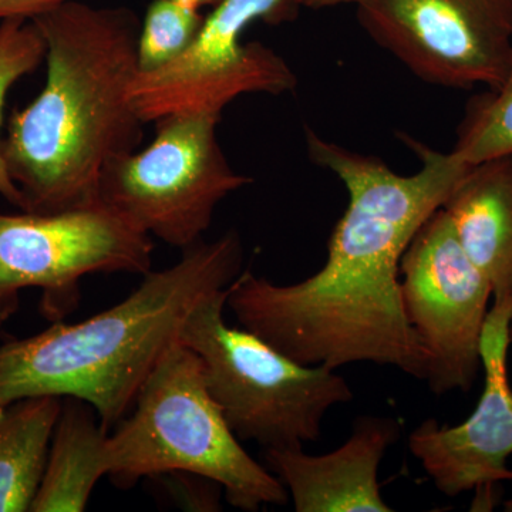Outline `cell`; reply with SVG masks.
I'll return each mask as SVG.
<instances>
[{"label": "cell", "mask_w": 512, "mask_h": 512, "mask_svg": "<svg viewBox=\"0 0 512 512\" xmlns=\"http://www.w3.org/2000/svg\"><path fill=\"white\" fill-rule=\"evenodd\" d=\"M399 439L396 419L362 416L346 443L332 453L311 456L303 447L266 448L265 461L296 512H392L380 491L379 468Z\"/></svg>", "instance_id": "cell-12"}, {"label": "cell", "mask_w": 512, "mask_h": 512, "mask_svg": "<svg viewBox=\"0 0 512 512\" xmlns=\"http://www.w3.org/2000/svg\"><path fill=\"white\" fill-rule=\"evenodd\" d=\"M295 0H221L190 46L153 72H137L128 101L143 123L174 113L220 114L242 94L293 92L298 79L284 57L259 42L242 43L245 29L262 20L286 22Z\"/></svg>", "instance_id": "cell-8"}, {"label": "cell", "mask_w": 512, "mask_h": 512, "mask_svg": "<svg viewBox=\"0 0 512 512\" xmlns=\"http://www.w3.org/2000/svg\"><path fill=\"white\" fill-rule=\"evenodd\" d=\"M238 232L184 249L177 264L150 271L124 301L77 323L0 345V406L32 396L90 404L109 433L134 406L161 357L180 342L185 320L211 293L241 275Z\"/></svg>", "instance_id": "cell-3"}, {"label": "cell", "mask_w": 512, "mask_h": 512, "mask_svg": "<svg viewBox=\"0 0 512 512\" xmlns=\"http://www.w3.org/2000/svg\"><path fill=\"white\" fill-rule=\"evenodd\" d=\"M153 251L150 235L101 202L55 214L0 212V322L28 288L42 291L47 319L62 320L76 308L84 276L146 275Z\"/></svg>", "instance_id": "cell-7"}, {"label": "cell", "mask_w": 512, "mask_h": 512, "mask_svg": "<svg viewBox=\"0 0 512 512\" xmlns=\"http://www.w3.org/2000/svg\"><path fill=\"white\" fill-rule=\"evenodd\" d=\"M64 0H0V22L9 18L33 19Z\"/></svg>", "instance_id": "cell-20"}, {"label": "cell", "mask_w": 512, "mask_h": 512, "mask_svg": "<svg viewBox=\"0 0 512 512\" xmlns=\"http://www.w3.org/2000/svg\"><path fill=\"white\" fill-rule=\"evenodd\" d=\"M295 2L299 8L323 9L332 8V6L346 5V3H355L356 5L359 0H295Z\"/></svg>", "instance_id": "cell-21"}, {"label": "cell", "mask_w": 512, "mask_h": 512, "mask_svg": "<svg viewBox=\"0 0 512 512\" xmlns=\"http://www.w3.org/2000/svg\"><path fill=\"white\" fill-rule=\"evenodd\" d=\"M453 154L471 167L512 156V60L500 86L471 104Z\"/></svg>", "instance_id": "cell-16"}, {"label": "cell", "mask_w": 512, "mask_h": 512, "mask_svg": "<svg viewBox=\"0 0 512 512\" xmlns=\"http://www.w3.org/2000/svg\"><path fill=\"white\" fill-rule=\"evenodd\" d=\"M220 114L185 111L157 120L156 137L107 165L99 200L151 238L187 249L201 241L215 210L251 184L218 141Z\"/></svg>", "instance_id": "cell-6"}, {"label": "cell", "mask_w": 512, "mask_h": 512, "mask_svg": "<svg viewBox=\"0 0 512 512\" xmlns=\"http://www.w3.org/2000/svg\"><path fill=\"white\" fill-rule=\"evenodd\" d=\"M508 338H510V346H512V316L510 320V326H508Z\"/></svg>", "instance_id": "cell-24"}, {"label": "cell", "mask_w": 512, "mask_h": 512, "mask_svg": "<svg viewBox=\"0 0 512 512\" xmlns=\"http://www.w3.org/2000/svg\"><path fill=\"white\" fill-rule=\"evenodd\" d=\"M512 308L491 306L481 335L485 384L476 410L457 426L427 419L412 431L409 450L437 490L457 497L476 490L493 494L494 485L512 481V389L508 382V326Z\"/></svg>", "instance_id": "cell-11"}, {"label": "cell", "mask_w": 512, "mask_h": 512, "mask_svg": "<svg viewBox=\"0 0 512 512\" xmlns=\"http://www.w3.org/2000/svg\"><path fill=\"white\" fill-rule=\"evenodd\" d=\"M62 406L59 396L25 397L0 406V512L30 511Z\"/></svg>", "instance_id": "cell-15"}, {"label": "cell", "mask_w": 512, "mask_h": 512, "mask_svg": "<svg viewBox=\"0 0 512 512\" xmlns=\"http://www.w3.org/2000/svg\"><path fill=\"white\" fill-rule=\"evenodd\" d=\"M46 57V43L35 23L25 18H9L0 22V126L9 90L22 77L35 72ZM2 141V138H0ZM0 197L23 211L22 192L12 178L0 150Z\"/></svg>", "instance_id": "cell-17"}, {"label": "cell", "mask_w": 512, "mask_h": 512, "mask_svg": "<svg viewBox=\"0 0 512 512\" xmlns=\"http://www.w3.org/2000/svg\"><path fill=\"white\" fill-rule=\"evenodd\" d=\"M228 288L195 306L180 342L200 357L208 390L229 429L239 441H254L265 450L316 443L329 410L355 394L336 370L301 365L255 333L228 326Z\"/></svg>", "instance_id": "cell-5"}, {"label": "cell", "mask_w": 512, "mask_h": 512, "mask_svg": "<svg viewBox=\"0 0 512 512\" xmlns=\"http://www.w3.org/2000/svg\"><path fill=\"white\" fill-rule=\"evenodd\" d=\"M441 208L493 305L512 308V156L473 165Z\"/></svg>", "instance_id": "cell-13"}, {"label": "cell", "mask_w": 512, "mask_h": 512, "mask_svg": "<svg viewBox=\"0 0 512 512\" xmlns=\"http://www.w3.org/2000/svg\"><path fill=\"white\" fill-rule=\"evenodd\" d=\"M107 477L121 488L146 477L192 473L224 488L232 507L288 504L284 485L242 447L212 399L200 357L175 343L147 377L134 412L109 434Z\"/></svg>", "instance_id": "cell-4"}, {"label": "cell", "mask_w": 512, "mask_h": 512, "mask_svg": "<svg viewBox=\"0 0 512 512\" xmlns=\"http://www.w3.org/2000/svg\"><path fill=\"white\" fill-rule=\"evenodd\" d=\"M46 43V83L13 111L0 141L23 211L55 214L99 204L107 165L136 151L143 121L128 101L140 22L128 8L64 0L30 19Z\"/></svg>", "instance_id": "cell-2"}, {"label": "cell", "mask_w": 512, "mask_h": 512, "mask_svg": "<svg viewBox=\"0 0 512 512\" xmlns=\"http://www.w3.org/2000/svg\"><path fill=\"white\" fill-rule=\"evenodd\" d=\"M504 510L507 512H512V498L511 500L505 501Z\"/></svg>", "instance_id": "cell-23"}, {"label": "cell", "mask_w": 512, "mask_h": 512, "mask_svg": "<svg viewBox=\"0 0 512 512\" xmlns=\"http://www.w3.org/2000/svg\"><path fill=\"white\" fill-rule=\"evenodd\" d=\"M202 22L200 10L174 0H154L138 35V72H153L177 59L200 32Z\"/></svg>", "instance_id": "cell-18"}, {"label": "cell", "mask_w": 512, "mask_h": 512, "mask_svg": "<svg viewBox=\"0 0 512 512\" xmlns=\"http://www.w3.org/2000/svg\"><path fill=\"white\" fill-rule=\"evenodd\" d=\"M168 491L177 504L185 510L214 512L221 511V497L224 488L211 478L192 473L164 474Z\"/></svg>", "instance_id": "cell-19"}, {"label": "cell", "mask_w": 512, "mask_h": 512, "mask_svg": "<svg viewBox=\"0 0 512 512\" xmlns=\"http://www.w3.org/2000/svg\"><path fill=\"white\" fill-rule=\"evenodd\" d=\"M407 319L429 352L436 396L468 392L481 366L491 286L461 247L443 208L421 225L400 262Z\"/></svg>", "instance_id": "cell-9"}, {"label": "cell", "mask_w": 512, "mask_h": 512, "mask_svg": "<svg viewBox=\"0 0 512 512\" xmlns=\"http://www.w3.org/2000/svg\"><path fill=\"white\" fill-rule=\"evenodd\" d=\"M109 433L90 404L64 397L53 431L42 483L30 512H82L94 487L107 476Z\"/></svg>", "instance_id": "cell-14"}, {"label": "cell", "mask_w": 512, "mask_h": 512, "mask_svg": "<svg viewBox=\"0 0 512 512\" xmlns=\"http://www.w3.org/2000/svg\"><path fill=\"white\" fill-rule=\"evenodd\" d=\"M174 2L187 6V8L200 10L202 6L218 5L221 0H174Z\"/></svg>", "instance_id": "cell-22"}, {"label": "cell", "mask_w": 512, "mask_h": 512, "mask_svg": "<svg viewBox=\"0 0 512 512\" xmlns=\"http://www.w3.org/2000/svg\"><path fill=\"white\" fill-rule=\"evenodd\" d=\"M305 136L309 158L332 171L349 194L325 265L292 285L241 272L229 285L227 306L242 328L301 365L336 370L369 362L426 382L430 356L404 312L400 262L471 165L453 151L404 138L421 168L402 175L312 128Z\"/></svg>", "instance_id": "cell-1"}, {"label": "cell", "mask_w": 512, "mask_h": 512, "mask_svg": "<svg viewBox=\"0 0 512 512\" xmlns=\"http://www.w3.org/2000/svg\"><path fill=\"white\" fill-rule=\"evenodd\" d=\"M357 20L419 79L497 89L512 60V0H359Z\"/></svg>", "instance_id": "cell-10"}]
</instances>
